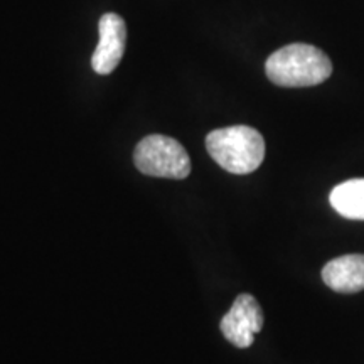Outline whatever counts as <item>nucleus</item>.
Instances as JSON below:
<instances>
[{
    "label": "nucleus",
    "instance_id": "1",
    "mask_svg": "<svg viewBox=\"0 0 364 364\" xmlns=\"http://www.w3.org/2000/svg\"><path fill=\"white\" fill-rule=\"evenodd\" d=\"M265 71L272 83L284 88H306L329 78L332 63L316 46L295 43L273 53L267 59Z\"/></svg>",
    "mask_w": 364,
    "mask_h": 364
},
{
    "label": "nucleus",
    "instance_id": "4",
    "mask_svg": "<svg viewBox=\"0 0 364 364\" xmlns=\"http://www.w3.org/2000/svg\"><path fill=\"white\" fill-rule=\"evenodd\" d=\"M263 311L258 300L250 294H241L235 299L233 307L221 318L220 329L223 336L236 348H250L255 334L263 327Z\"/></svg>",
    "mask_w": 364,
    "mask_h": 364
},
{
    "label": "nucleus",
    "instance_id": "5",
    "mask_svg": "<svg viewBox=\"0 0 364 364\" xmlns=\"http://www.w3.org/2000/svg\"><path fill=\"white\" fill-rule=\"evenodd\" d=\"M100 41L91 58V66L98 75H110L120 65L127 44V26L118 14H103L98 24Z\"/></svg>",
    "mask_w": 364,
    "mask_h": 364
},
{
    "label": "nucleus",
    "instance_id": "2",
    "mask_svg": "<svg viewBox=\"0 0 364 364\" xmlns=\"http://www.w3.org/2000/svg\"><path fill=\"white\" fill-rule=\"evenodd\" d=\"M206 149L218 166L238 176L252 174L265 159V140L247 125L213 130L206 136Z\"/></svg>",
    "mask_w": 364,
    "mask_h": 364
},
{
    "label": "nucleus",
    "instance_id": "7",
    "mask_svg": "<svg viewBox=\"0 0 364 364\" xmlns=\"http://www.w3.org/2000/svg\"><path fill=\"white\" fill-rule=\"evenodd\" d=\"M329 201L341 216L364 221V179H349L336 186Z\"/></svg>",
    "mask_w": 364,
    "mask_h": 364
},
{
    "label": "nucleus",
    "instance_id": "3",
    "mask_svg": "<svg viewBox=\"0 0 364 364\" xmlns=\"http://www.w3.org/2000/svg\"><path fill=\"white\" fill-rule=\"evenodd\" d=\"M134 162L142 174L166 179H186L191 174V159L176 139L149 135L136 144Z\"/></svg>",
    "mask_w": 364,
    "mask_h": 364
},
{
    "label": "nucleus",
    "instance_id": "6",
    "mask_svg": "<svg viewBox=\"0 0 364 364\" xmlns=\"http://www.w3.org/2000/svg\"><path fill=\"white\" fill-rule=\"evenodd\" d=\"M322 280L334 292L356 294L364 290V255H344L322 268Z\"/></svg>",
    "mask_w": 364,
    "mask_h": 364
}]
</instances>
